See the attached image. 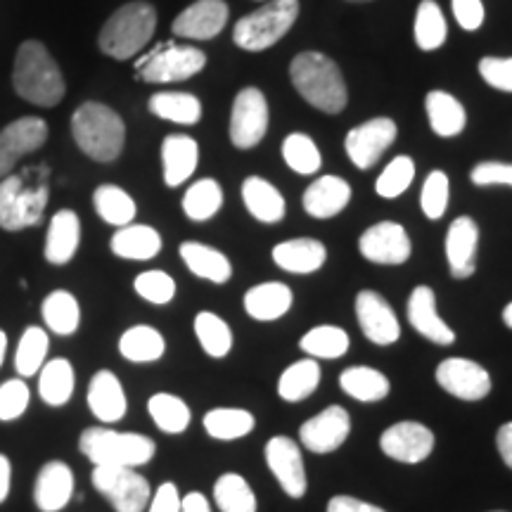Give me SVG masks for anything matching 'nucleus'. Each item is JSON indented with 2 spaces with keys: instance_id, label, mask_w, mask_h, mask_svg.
Returning <instances> with one entry per match:
<instances>
[{
  "instance_id": "nucleus-30",
  "label": "nucleus",
  "mask_w": 512,
  "mask_h": 512,
  "mask_svg": "<svg viewBox=\"0 0 512 512\" xmlns=\"http://www.w3.org/2000/svg\"><path fill=\"white\" fill-rule=\"evenodd\" d=\"M181 259L192 275L209 280L214 285L228 283L230 275H233V266H230L228 256L219 252V249L202 245V242H183Z\"/></svg>"
},
{
  "instance_id": "nucleus-43",
  "label": "nucleus",
  "mask_w": 512,
  "mask_h": 512,
  "mask_svg": "<svg viewBox=\"0 0 512 512\" xmlns=\"http://www.w3.org/2000/svg\"><path fill=\"white\" fill-rule=\"evenodd\" d=\"M413 31L415 43H418V48L425 50V53H432V50H439L444 46L448 36L446 17L434 0H422L418 5Z\"/></svg>"
},
{
  "instance_id": "nucleus-62",
  "label": "nucleus",
  "mask_w": 512,
  "mask_h": 512,
  "mask_svg": "<svg viewBox=\"0 0 512 512\" xmlns=\"http://www.w3.org/2000/svg\"><path fill=\"white\" fill-rule=\"evenodd\" d=\"M503 323L508 325V328L512 330V302H510V304L505 306V309H503Z\"/></svg>"
},
{
  "instance_id": "nucleus-53",
  "label": "nucleus",
  "mask_w": 512,
  "mask_h": 512,
  "mask_svg": "<svg viewBox=\"0 0 512 512\" xmlns=\"http://www.w3.org/2000/svg\"><path fill=\"white\" fill-rule=\"evenodd\" d=\"M479 74L496 91L512 93V57H484L479 60Z\"/></svg>"
},
{
  "instance_id": "nucleus-58",
  "label": "nucleus",
  "mask_w": 512,
  "mask_h": 512,
  "mask_svg": "<svg viewBox=\"0 0 512 512\" xmlns=\"http://www.w3.org/2000/svg\"><path fill=\"white\" fill-rule=\"evenodd\" d=\"M496 446H498V453H501L503 463L512 470V422H505L501 430H498Z\"/></svg>"
},
{
  "instance_id": "nucleus-5",
  "label": "nucleus",
  "mask_w": 512,
  "mask_h": 512,
  "mask_svg": "<svg viewBox=\"0 0 512 512\" xmlns=\"http://www.w3.org/2000/svg\"><path fill=\"white\" fill-rule=\"evenodd\" d=\"M157 29V10L145 0L121 5L100 29L98 46L112 60H131L147 43L152 41Z\"/></svg>"
},
{
  "instance_id": "nucleus-21",
  "label": "nucleus",
  "mask_w": 512,
  "mask_h": 512,
  "mask_svg": "<svg viewBox=\"0 0 512 512\" xmlns=\"http://www.w3.org/2000/svg\"><path fill=\"white\" fill-rule=\"evenodd\" d=\"M479 226L470 216H458L446 233L448 271L456 280H465L477 271Z\"/></svg>"
},
{
  "instance_id": "nucleus-56",
  "label": "nucleus",
  "mask_w": 512,
  "mask_h": 512,
  "mask_svg": "<svg viewBox=\"0 0 512 512\" xmlns=\"http://www.w3.org/2000/svg\"><path fill=\"white\" fill-rule=\"evenodd\" d=\"M181 494L174 482H164L152 494L150 503H147V512H181Z\"/></svg>"
},
{
  "instance_id": "nucleus-26",
  "label": "nucleus",
  "mask_w": 512,
  "mask_h": 512,
  "mask_svg": "<svg viewBox=\"0 0 512 512\" xmlns=\"http://www.w3.org/2000/svg\"><path fill=\"white\" fill-rule=\"evenodd\" d=\"M88 408L102 422H119L126 415L128 401L119 377L112 370H100L88 387Z\"/></svg>"
},
{
  "instance_id": "nucleus-42",
  "label": "nucleus",
  "mask_w": 512,
  "mask_h": 512,
  "mask_svg": "<svg viewBox=\"0 0 512 512\" xmlns=\"http://www.w3.org/2000/svg\"><path fill=\"white\" fill-rule=\"evenodd\" d=\"M223 207V190L214 178H202L192 183L183 195V211L190 221L204 223L214 219Z\"/></svg>"
},
{
  "instance_id": "nucleus-27",
  "label": "nucleus",
  "mask_w": 512,
  "mask_h": 512,
  "mask_svg": "<svg viewBox=\"0 0 512 512\" xmlns=\"http://www.w3.org/2000/svg\"><path fill=\"white\" fill-rule=\"evenodd\" d=\"M200 162V145L190 136H166L162 143L164 183L169 188H178L195 174Z\"/></svg>"
},
{
  "instance_id": "nucleus-34",
  "label": "nucleus",
  "mask_w": 512,
  "mask_h": 512,
  "mask_svg": "<svg viewBox=\"0 0 512 512\" xmlns=\"http://www.w3.org/2000/svg\"><path fill=\"white\" fill-rule=\"evenodd\" d=\"M38 392L48 406H64L74 394V368L67 358H53L38 370Z\"/></svg>"
},
{
  "instance_id": "nucleus-11",
  "label": "nucleus",
  "mask_w": 512,
  "mask_h": 512,
  "mask_svg": "<svg viewBox=\"0 0 512 512\" xmlns=\"http://www.w3.org/2000/svg\"><path fill=\"white\" fill-rule=\"evenodd\" d=\"M358 252L370 264L399 266L411 259L413 245L406 228L394 221H380L370 226L358 240Z\"/></svg>"
},
{
  "instance_id": "nucleus-1",
  "label": "nucleus",
  "mask_w": 512,
  "mask_h": 512,
  "mask_svg": "<svg viewBox=\"0 0 512 512\" xmlns=\"http://www.w3.org/2000/svg\"><path fill=\"white\" fill-rule=\"evenodd\" d=\"M48 166H31L22 174L0 178V228L8 233L34 228L48 207Z\"/></svg>"
},
{
  "instance_id": "nucleus-3",
  "label": "nucleus",
  "mask_w": 512,
  "mask_h": 512,
  "mask_svg": "<svg viewBox=\"0 0 512 512\" xmlns=\"http://www.w3.org/2000/svg\"><path fill=\"white\" fill-rule=\"evenodd\" d=\"M290 79L297 93L320 112L339 114L347 107V83L337 62L328 55L316 53V50L299 53L290 64Z\"/></svg>"
},
{
  "instance_id": "nucleus-18",
  "label": "nucleus",
  "mask_w": 512,
  "mask_h": 512,
  "mask_svg": "<svg viewBox=\"0 0 512 512\" xmlns=\"http://www.w3.org/2000/svg\"><path fill=\"white\" fill-rule=\"evenodd\" d=\"M356 318L358 328L366 335L370 342L377 347H392L399 342L401 325L392 306L382 294L373 290H363L356 294Z\"/></svg>"
},
{
  "instance_id": "nucleus-36",
  "label": "nucleus",
  "mask_w": 512,
  "mask_h": 512,
  "mask_svg": "<svg viewBox=\"0 0 512 512\" xmlns=\"http://www.w3.org/2000/svg\"><path fill=\"white\" fill-rule=\"evenodd\" d=\"M166 351L162 332L150 325H136L128 328L119 339V354L131 363H152L159 361Z\"/></svg>"
},
{
  "instance_id": "nucleus-48",
  "label": "nucleus",
  "mask_w": 512,
  "mask_h": 512,
  "mask_svg": "<svg viewBox=\"0 0 512 512\" xmlns=\"http://www.w3.org/2000/svg\"><path fill=\"white\" fill-rule=\"evenodd\" d=\"M283 159L292 171H297L302 176L316 174L320 164H323L316 143L309 136H304V133H292V136L285 138Z\"/></svg>"
},
{
  "instance_id": "nucleus-35",
  "label": "nucleus",
  "mask_w": 512,
  "mask_h": 512,
  "mask_svg": "<svg viewBox=\"0 0 512 512\" xmlns=\"http://www.w3.org/2000/svg\"><path fill=\"white\" fill-rule=\"evenodd\" d=\"M320 384V366L316 358H302L283 370L278 380V394L287 403H299L316 392Z\"/></svg>"
},
{
  "instance_id": "nucleus-38",
  "label": "nucleus",
  "mask_w": 512,
  "mask_h": 512,
  "mask_svg": "<svg viewBox=\"0 0 512 512\" xmlns=\"http://www.w3.org/2000/svg\"><path fill=\"white\" fill-rule=\"evenodd\" d=\"M147 107L155 117L181 126H195L202 119V102L192 93H157Z\"/></svg>"
},
{
  "instance_id": "nucleus-7",
  "label": "nucleus",
  "mask_w": 512,
  "mask_h": 512,
  "mask_svg": "<svg viewBox=\"0 0 512 512\" xmlns=\"http://www.w3.org/2000/svg\"><path fill=\"white\" fill-rule=\"evenodd\" d=\"M299 17V0H271L264 8L254 10L235 24V46L249 53H261L283 41V36L294 27Z\"/></svg>"
},
{
  "instance_id": "nucleus-17",
  "label": "nucleus",
  "mask_w": 512,
  "mask_h": 512,
  "mask_svg": "<svg viewBox=\"0 0 512 512\" xmlns=\"http://www.w3.org/2000/svg\"><path fill=\"white\" fill-rule=\"evenodd\" d=\"M351 434V415L342 406H328L299 427V441L311 453L325 456L337 451Z\"/></svg>"
},
{
  "instance_id": "nucleus-54",
  "label": "nucleus",
  "mask_w": 512,
  "mask_h": 512,
  "mask_svg": "<svg viewBox=\"0 0 512 512\" xmlns=\"http://www.w3.org/2000/svg\"><path fill=\"white\" fill-rule=\"evenodd\" d=\"M470 181L479 188H489V185H510L512 188V164L505 162H482L472 169Z\"/></svg>"
},
{
  "instance_id": "nucleus-41",
  "label": "nucleus",
  "mask_w": 512,
  "mask_h": 512,
  "mask_svg": "<svg viewBox=\"0 0 512 512\" xmlns=\"http://www.w3.org/2000/svg\"><path fill=\"white\" fill-rule=\"evenodd\" d=\"M256 427L254 415L245 408H214L204 415V430L219 441H235L247 437Z\"/></svg>"
},
{
  "instance_id": "nucleus-59",
  "label": "nucleus",
  "mask_w": 512,
  "mask_h": 512,
  "mask_svg": "<svg viewBox=\"0 0 512 512\" xmlns=\"http://www.w3.org/2000/svg\"><path fill=\"white\" fill-rule=\"evenodd\" d=\"M181 512H211V505L207 501V496L200 494V491H192V494L183 496Z\"/></svg>"
},
{
  "instance_id": "nucleus-60",
  "label": "nucleus",
  "mask_w": 512,
  "mask_h": 512,
  "mask_svg": "<svg viewBox=\"0 0 512 512\" xmlns=\"http://www.w3.org/2000/svg\"><path fill=\"white\" fill-rule=\"evenodd\" d=\"M10 482H12V465L8 456L0 453V503H5V498L10 494Z\"/></svg>"
},
{
  "instance_id": "nucleus-52",
  "label": "nucleus",
  "mask_w": 512,
  "mask_h": 512,
  "mask_svg": "<svg viewBox=\"0 0 512 512\" xmlns=\"http://www.w3.org/2000/svg\"><path fill=\"white\" fill-rule=\"evenodd\" d=\"M29 396V387L24 380H8L0 384V420H17L19 415L27 411Z\"/></svg>"
},
{
  "instance_id": "nucleus-64",
  "label": "nucleus",
  "mask_w": 512,
  "mask_h": 512,
  "mask_svg": "<svg viewBox=\"0 0 512 512\" xmlns=\"http://www.w3.org/2000/svg\"><path fill=\"white\" fill-rule=\"evenodd\" d=\"M494 512H505V510H494Z\"/></svg>"
},
{
  "instance_id": "nucleus-10",
  "label": "nucleus",
  "mask_w": 512,
  "mask_h": 512,
  "mask_svg": "<svg viewBox=\"0 0 512 512\" xmlns=\"http://www.w3.org/2000/svg\"><path fill=\"white\" fill-rule=\"evenodd\" d=\"M268 131V102L259 88H242L230 110V143L252 150Z\"/></svg>"
},
{
  "instance_id": "nucleus-51",
  "label": "nucleus",
  "mask_w": 512,
  "mask_h": 512,
  "mask_svg": "<svg viewBox=\"0 0 512 512\" xmlns=\"http://www.w3.org/2000/svg\"><path fill=\"white\" fill-rule=\"evenodd\" d=\"M133 290L138 292V297H143L145 302L164 306L176 297V283L169 273L164 271H145L133 280Z\"/></svg>"
},
{
  "instance_id": "nucleus-20",
  "label": "nucleus",
  "mask_w": 512,
  "mask_h": 512,
  "mask_svg": "<svg viewBox=\"0 0 512 512\" xmlns=\"http://www.w3.org/2000/svg\"><path fill=\"white\" fill-rule=\"evenodd\" d=\"M408 323L418 335L439 347H451L456 342V332L437 313V294L427 285H418L408 297Z\"/></svg>"
},
{
  "instance_id": "nucleus-29",
  "label": "nucleus",
  "mask_w": 512,
  "mask_h": 512,
  "mask_svg": "<svg viewBox=\"0 0 512 512\" xmlns=\"http://www.w3.org/2000/svg\"><path fill=\"white\" fill-rule=\"evenodd\" d=\"M294 294L285 283H261L252 287L245 294V311L249 318L259 320V323H271V320L283 318L292 309Z\"/></svg>"
},
{
  "instance_id": "nucleus-25",
  "label": "nucleus",
  "mask_w": 512,
  "mask_h": 512,
  "mask_svg": "<svg viewBox=\"0 0 512 512\" xmlns=\"http://www.w3.org/2000/svg\"><path fill=\"white\" fill-rule=\"evenodd\" d=\"M81 242V221L72 209H62L50 219L46 235V261L64 266L74 259Z\"/></svg>"
},
{
  "instance_id": "nucleus-23",
  "label": "nucleus",
  "mask_w": 512,
  "mask_h": 512,
  "mask_svg": "<svg viewBox=\"0 0 512 512\" xmlns=\"http://www.w3.org/2000/svg\"><path fill=\"white\" fill-rule=\"evenodd\" d=\"M351 185L339 176H320L304 192V209L313 219H332L347 209Z\"/></svg>"
},
{
  "instance_id": "nucleus-2",
  "label": "nucleus",
  "mask_w": 512,
  "mask_h": 512,
  "mask_svg": "<svg viewBox=\"0 0 512 512\" xmlns=\"http://www.w3.org/2000/svg\"><path fill=\"white\" fill-rule=\"evenodd\" d=\"M12 86L19 98L38 107L60 105L67 93L60 67L41 41H24L19 46L12 67Z\"/></svg>"
},
{
  "instance_id": "nucleus-61",
  "label": "nucleus",
  "mask_w": 512,
  "mask_h": 512,
  "mask_svg": "<svg viewBox=\"0 0 512 512\" xmlns=\"http://www.w3.org/2000/svg\"><path fill=\"white\" fill-rule=\"evenodd\" d=\"M5 349H8V335L0 330V368H3V361H5Z\"/></svg>"
},
{
  "instance_id": "nucleus-47",
  "label": "nucleus",
  "mask_w": 512,
  "mask_h": 512,
  "mask_svg": "<svg viewBox=\"0 0 512 512\" xmlns=\"http://www.w3.org/2000/svg\"><path fill=\"white\" fill-rule=\"evenodd\" d=\"M48 347H50V339L46 330L38 328V325H31V328L24 330L15 354L17 373L22 377L36 375L38 370L43 368V363H46Z\"/></svg>"
},
{
  "instance_id": "nucleus-14",
  "label": "nucleus",
  "mask_w": 512,
  "mask_h": 512,
  "mask_svg": "<svg viewBox=\"0 0 512 512\" xmlns=\"http://www.w3.org/2000/svg\"><path fill=\"white\" fill-rule=\"evenodd\" d=\"M396 133H399V128H396L392 119H370L366 124L351 128L347 140H344V150H347V155L356 169L368 171L392 147Z\"/></svg>"
},
{
  "instance_id": "nucleus-39",
  "label": "nucleus",
  "mask_w": 512,
  "mask_h": 512,
  "mask_svg": "<svg viewBox=\"0 0 512 512\" xmlns=\"http://www.w3.org/2000/svg\"><path fill=\"white\" fill-rule=\"evenodd\" d=\"M351 347V339L347 330L337 328V325H318L306 332L299 339V349L309 358H323V361H335L342 358Z\"/></svg>"
},
{
  "instance_id": "nucleus-49",
  "label": "nucleus",
  "mask_w": 512,
  "mask_h": 512,
  "mask_svg": "<svg viewBox=\"0 0 512 512\" xmlns=\"http://www.w3.org/2000/svg\"><path fill=\"white\" fill-rule=\"evenodd\" d=\"M415 178V162L411 157L401 155V157H394L392 162L387 164V169L382 171L380 178H377L375 183V190L377 195L384 197V200H394V197H399L411 188Z\"/></svg>"
},
{
  "instance_id": "nucleus-46",
  "label": "nucleus",
  "mask_w": 512,
  "mask_h": 512,
  "mask_svg": "<svg viewBox=\"0 0 512 512\" xmlns=\"http://www.w3.org/2000/svg\"><path fill=\"white\" fill-rule=\"evenodd\" d=\"M195 335L200 339L204 354L211 358H226L233 349V332H230L228 323L211 311L197 313Z\"/></svg>"
},
{
  "instance_id": "nucleus-31",
  "label": "nucleus",
  "mask_w": 512,
  "mask_h": 512,
  "mask_svg": "<svg viewBox=\"0 0 512 512\" xmlns=\"http://www.w3.org/2000/svg\"><path fill=\"white\" fill-rule=\"evenodd\" d=\"M242 202L249 214L261 223H280L285 219V197L264 178L249 176L242 183Z\"/></svg>"
},
{
  "instance_id": "nucleus-4",
  "label": "nucleus",
  "mask_w": 512,
  "mask_h": 512,
  "mask_svg": "<svg viewBox=\"0 0 512 512\" xmlns=\"http://www.w3.org/2000/svg\"><path fill=\"white\" fill-rule=\"evenodd\" d=\"M72 136L83 155L93 162L110 164L124 150L126 124L112 107L102 102H83L72 117Z\"/></svg>"
},
{
  "instance_id": "nucleus-33",
  "label": "nucleus",
  "mask_w": 512,
  "mask_h": 512,
  "mask_svg": "<svg viewBox=\"0 0 512 512\" xmlns=\"http://www.w3.org/2000/svg\"><path fill=\"white\" fill-rule=\"evenodd\" d=\"M339 387L344 394H349L351 399L363 401V403H375L389 396V377L380 373V370L368 368V366H351L339 375Z\"/></svg>"
},
{
  "instance_id": "nucleus-45",
  "label": "nucleus",
  "mask_w": 512,
  "mask_h": 512,
  "mask_svg": "<svg viewBox=\"0 0 512 512\" xmlns=\"http://www.w3.org/2000/svg\"><path fill=\"white\" fill-rule=\"evenodd\" d=\"M147 411L150 418L155 420V425L166 434H181L188 430L192 413L190 406L183 399H178L174 394H155L147 401Z\"/></svg>"
},
{
  "instance_id": "nucleus-16",
  "label": "nucleus",
  "mask_w": 512,
  "mask_h": 512,
  "mask_svg": "<svg viewBox=\"0 0 512 512\" xmlns=\"http://www.w3.org/2000/svg\"><path fill=\"white\" fill-rule=\"evenodd\" d=\"M264 456L280 489L290 498H302L306 494V467L297 441L283 437V434L271 437L264 448Z\"/></svg>"
},
{
  "instance_id": "nucleus-32",
  "label": "nucleus",
  "mask_w": 512,
  "mask_h": 512,
  "mask_svg": "<svg viewBox=\"0 0 512 512\" xmlns=\"http://www.w3.org/2000/svg\"><path fill=\"white\" fill-rule=\"evenodd\" d=\"M425 110L427 119H430L432 131L441 138H453L458 133H463L467 124L465 107L460 105V100L453 98L446 91H430L425 98Z\"/></svg>"
},
{
  "instance_id": "nucleus-57",
  "label": "nucleus",
  "mask_w": 512,
  "mask_h": 512,
  "mask_svg": "<svg viewBox=\"0 0 512 512\" xmlns=\"http://www.w3.org/2000/svg\"><path fill=\"white\" fill-rule=\"evenodd\" d=\"M325 512H387L380 505H373L368 501H361V498H354V496H332L328 501V510Z\"/></svg>"
},
{
  "instance_id": "nucleus-44",
  "label": "nucleus",
  "mask_w": 512,
  "mask_h": 512,
  "mask_svg": "<svg viewBox=\"0 0 512 512\" xmlns=\"http://www.w3.org/2000/svg\"><path fill=\"white\" fill-rule=\"evenodd\" d=\"M214 501L221 512H256V494L238 472H226L216 479Z\"/></svg>"
},
{
  "instance_id": "nucleus-12",
  "label": "nucleus",
  "mask_w": 512,
  "mask_h": 512,
  "mask_svg": "<svg viewBox=\"0 0 512 512\" xmlns=\"http://www.w3.org/2000/svg\"><path fill=\"white\" fill-rule=\"evenodd\" d=\"M437 384L460 401H482L491 392V375L470 358H446L437 366Z\"/></svg>"
},
{
  "instance_id": "nucleus-55",
  "label": "nucleus",
  "mask_w": 512,
  "mask_h": 512,
  "mask_svg": "<svg viewBox=\"0 0 512 512\" xmlns=\"http://www.w3.org/2000/svg\"><path fill=\"white\" fill-rule=\"evenodd\" d=\"M453 17L465 31H477L484 24L482 0H453Z\"/></svg>"
},
{
  "instance_id": "nucleus-13",
  "label": "nucleus",
  "mask_w": 512,
  "mask_h": 512,
  "mask_svg": "<svg viewBox=\"0 0 512 512\" xmlns=\"http://www.w3.org/2000/svg\"><path fill=\"white\" fill-rule=\"evenodd\" d=\"M380 448L387 458L396 463L418 465L434 451V432L427 425L415 420H403L382 432Z\"/></svg>"
},
{
  "instance_id": "nucleus-50",
  "label": "nucleus",
  "mask_w": 512,
  "mask_h": 512,
  "mask_svg": "<svg viewBox=\"0 0 512 512\" xmlns=\"http://www.w3.org/2000/svg\"><path fill=\"white\" fill-rule=\"evenodd\" d=\"M448 195H451V185H448V176L444 171H432L425 178L420 192V207L422 214L430 221H437L446 214L448 209Z\"/></svg>"
},
{
  "instance_id": "nucleus-28",
  "label": "nucleus",
  "mask_w": 512,
  "mask_h": 512,
  "mask_svg": "<svg viewBox=\"0 0 512 512\" xmlns=\"http://www.w3.org/2000/svg\"><path fill=\"white\" fill-rule=\"evenodd\" d=\"M112 254L128 261H150L162 252V235L152 226L143 223H128L119 228L110 240Z\"/></svg>"
},
{
  "instance_id": "nucleus-24",
  "label": "nucleus",
  "mask_w": 512,
  "mask_h": 512,
  "mask_svg": "<svg viewBox=\"0 0 512 512\" xmlns=\"http://www.w3.org/2000/svg\"><path fill=\"white\" fill-rule=\"evenodd\" d=\"M325 259H328V249L320 240L313 238H297L285 240L273 247V261L275 266L283 268L287 273L309 275L323 268Z\"/></svg>"
},
{
  "instance_id": "nucleus-15",
  "label": "nucleus",
  "mask_w": 512,
  "mask_h": 512,
  "mask_svg": "<svg viewBox=\"0 0 512 512\" xmlns=\"http://www.w3.org/2000/svg\"><path fill=\"white\" fill-rule=\"evenodd\" d=\"M48 140V124L41 117H22L0 131V178L10 176L31 152L41 150Z\"/></svg>"
},
{
  "instance_id": "nucleus-6",
  "label": "nucleus",
  "mask_w": 512,
  "mask_h": 512,
  "mask_svg": "<svg viewBox=\"0 0 512 512\" xmlns=\"http://www.w3.org/2000/svg\"><path fill=\"white\" fill-rule=\"evenodd\" d=\"M81 453L93 467H140L155 458V441L145 434L88 427L79 439Z\"/></svg>"
},
{
  "instance_id": "nucleus-8",
  "label": "nucleus",
  "mask_w": 512,
  "mask_h": 512,
  "mask_svg": "<svg viewBox=\"0 0 512 512\" xmlns=\"http://www.w3.org/2000/svg\"><path fill=\"white\" fill-rule=\"evenodd\" d=\"M207 67V55L195 46L162 43L136 60V76L145 83L188 81Z\"/></svg>"
},
{
  "instance_id": "nucleus-37",
  "label": "nucleus",
  "mask_w": 512,
  "mask_h": 512,
  "mask_svg": "<svg viewBox=\"0 0 512 512\" xmlns=\"http://www.w3.org/2000/svg\"><path fill=\"white\" fill-rule=\"evenodd\" d=\"M43 320L55 335L69 337L79 330L81 325V306L76 302V297L67 290H55L43 299L41 306Z\"/></svg>"
},
{
  "instance_id": "nucleus-22",
  "label": "nucleus",
  "mask_w": 512,
  "mask_h": 512,
  "mask_svg": "<svg viewBox=\"0 0 512 512\" xmlns=\"http://www.w3.org/2000/svg\"><path fill=\"white\" fill-rule=\"evenodd\" d=\"M74 496V472L62 460L41 467L34 486V501L41 512H60Z\"/></svg>"
},
{
  "instance_id": "nucleus-63",
  "label": "nucleus",
  "mask_w": 512,
  "mask_h": 512,
  "mask_svg": "<svg viewBox=\"0 0 512 512\" xmlns=\"http://www.w3.org/2000/svg\"><path fill=\"white\" fill-rule=\"evenodd\" d=\"M349 3H370V0H349Z\"/></svg>"
},
{
  "instance_id": "nucleus-9",
  "label": "nucleus",
  "mask_w": 512,
  "mask_h": 512,
  "mask_svg": "<svg viewBox=\"0 0 512 512\" xmlns=\"http://www.w3.org/2000/svg\"><path fill=\"white\" fill-rule=\"evenodd\" d=\"M91 482L117 512H145L152 498L150 482L136 467H93Z\"/></svg>"
},
{
  "instance_id": "nucleus-19",
  "label": "nucleus",
  "mask_w": 512,
  "mask_h": 512,
  "mask_svg": "<svg viewBox=\"0 0 512 512\" xmlns=\"http://www.w3.org/2000/svg\"><path fill=\"white\" fill-rule=\"evenodd\" d=\"M228 5L223 0H197L174 19L171 31L190 41H211L226 29Z\"/></svg>"
},
{
  "instance_id": "nucleus-40",
  "label": "nucleus",
  "mask_w": 512,
  "mask_h": 512,
  "mask_svg": "<svg viewBox=\"0 0 512 512\" xmlns=\"http://www.w3.org/2000/svg\"><path fill=\"white\" fill-rule=\"evenodd\" d=\"M93 204L98 216L110 226L124 228L128 223L136 219V202L128 195L126 190H121L119 185H100L93 195Z\"/></svg>"
}]
</instances>
